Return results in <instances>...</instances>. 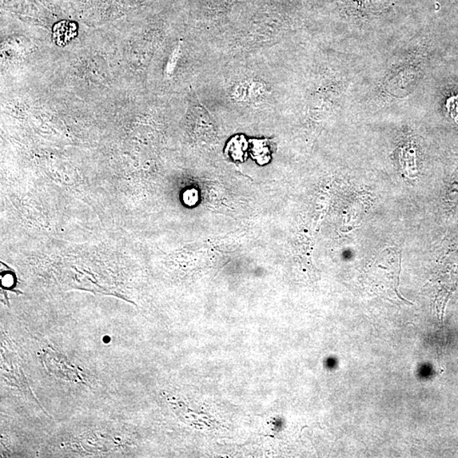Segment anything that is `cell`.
Returning <instances> with one entry per match:
<instances>
[{
	"label": "cell",
	"instance_id": "1",
	"mask_svg": "<svg viewBox=\"0 0 458 458\" xmlns=\"http://www.w3.org/2000/svg\"><path fill=\"white\" fill-rule=\"evenodd\" d=\"M77 35V23L69 21H62L55 24L52 33L55 43L61 47L69 45Z\"/></svg>",
	"mask_w": 458,
	"mask_h": 458
}]
</instances>
